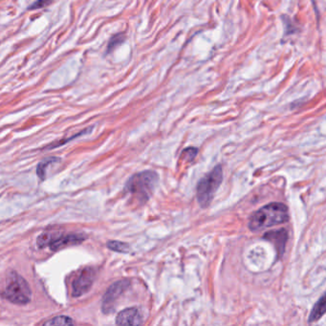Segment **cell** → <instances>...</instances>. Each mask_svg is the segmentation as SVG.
I'll use <instances>...</instances> for the list:
<instances>
[{"mask_svg": "<svg viewBox=\"0 0 326 326\" xmlns=\"http://www.w3.org/2000/svg\"><path fill=\"white\" fill-rule=\"evenodd\" d=\"M289 220L288 209L282 203H271L256 210L250 218L249 228L253 231H261Z\"/></svg>", "mask_w": 326, "mask_h": 326, "instance_id": "obj_1", "label": "cell"}, {"mask_svg": "<svg viewBox=\"0 0 326 326\" xmlns=\"http://www.w3.org/2000/svg\"><path fill=\"white\" fill-rule=\"evenodd\" d=\"M158 183V175L154 171H144L137 173L127 181L126 190L141 203L150 198Z\"/></svg>", "mask_w": 326, "mask_h": 326, "instance_id": "obj_2", "label": "cell"}, {"mask_svg": "<svg viewBox=\"0 0 326 326\" xmlns=\"http://www.w3.org/2000/svg\"><path fill=\"white\" fill-rule=\"evenodd\" d=\"M30 286L21 274L12 272L8 275L3 296L15 304H27L31 300Z\"/></svg>", "mask_w": 326, "mask_h": 326, "instance_id": "obj_3", "label": "cell"}, {"mask_svg": "<svg viewBox=\"0 0 326 326\" xmlns=\"http://www.w3.org/2000/svg\"><path fill=\"white\" fill-rule=\"evenodd\" d=\"M223 171L220 166H216L207 174L204 178L201 179L197 189V201L202 208H207L213 199V195L222 183Z\"/></svg>", "mask_w": 326, "mask_h": 326, "instance_id": "obj_4", "label": "cell"}, {"mask_svg": "<svg viewBox=\"0 0 326 326\" xmlns=\"http://www.w3.org/2000/svg\"><path fill=\"white\" fill-rule=\"evenodd\" d=\"M130 285L128 280H120L112 284L103 297L102 310L105 314H111L115 310L118 299L126 292Z\"/></svg>", "mask_w": 326, "mask_h": 326, "instance_id": "obj_5", "label": "cell"}, {"mask_svg": "<svg viewBox=\"0 0 326 326\" xmlns=\"http://www.w3.org/2000/svg\"><path fill=\"white\" fill-rule=\"evenodd\" d=\"M96 278V271L92 267H86L74 280L72 284V295L75 297L86 294L92 287Z\"/></svg>", "mask_w": 326, "mask_h": 326, "instance_id": "obj_6", "label": "cell"}, {"mask_svg": "<svg viewBox=\"0 0 326 326\" xmlns=\"http://www.w3.org/2000/svg\"><path fill=\"white\" fill-rule=\"evenodd\" d=\"M86 239V236L81 233H71L63 236H53L52 240L50 241L49 247L52 251H58L62 248H65L67 246H72L76 244H81L82 242Z\"/></svg>", "mask_w": 326, "mask_h": 326, "instance_id": "obj_7", "label": "cell"}, {"mask_svg": "<svg viewBox=\"0 0 326 326\" xmlns=\"http://www.w3.org/2000/svg\"><path fill=\"white\" fill-rule=\"evenodd\" d=\"M143 319L137 308L130 307L121 311L117 317L116 323L118 325H139L142 324Z\"/></svg>", "mask_w": 326, "mask_h": 326, "instance_id": "obj_8", "label": "cell"}, {"mask_svg": "<svg viewBox=\"0 0 326 326\" xmlns=\"http://www.w3.org/2000/svg\"><path fill=\"white\" fill-rule=\"evenodd\" d=\"M263 237L273 243L278 253V256H282L285 250V245L288 239V232L285 229L268 231L264 234Z\"/></svg>", "mask_w": 326, "mask_h": 326, "instance_id": "obj_9", "label": "cell"}, {"mask_svg": "<svg viewBox=\"0 0 326 326\" xmlns=\"http://www.w3.org/2000/svg\"><path fill=\"white\" fill-rule=\"evenodd\" d=\"M325 313V296L322 295L319 300L313 307L311 314L309 315V322H314L319 319Z\"/></svg>", "mask_w": 326, "mask_h": 326, "instance_id": "obj_10", "label": "cell"}, {"mask_svg": "<svg viewBox=\"0 0 326 326\" xmlns=\"http://www.w3.org/2000/svg\"><path fill=\"white\" fill-rule=\"evenodd\" d=\"M61 160L59 158L57 157H51L47 158L45 160H43L42 162H41L38 166V168H37V173H38V176L40 178L42 179V181L45 179L46 177V172H47V168H49L51 165L53 164H56V163H59Z\"/></svg>", "mask_w": 326, "mask_h": 326, "instance_id": "obj_11", "label": "cell"}, {"mask_svg": "<svg viewBox=\"0 0 326 326\" xmlns=\"http://www.w3.org/2000/svg\"><path fill=\"white\" fill-rule=\"evenodd\" d=\"M74 324L73 319L66 315H58L47 320L44 325H72Z\"/></svg>", "mask_w": 326, "mask_h": 326, "instance_id": "obj_12", "label": "cell"}, {"mask_svg": "<svg viewBox=\"0 0 326 326\" xmlns=\"http://www.w3.org/2000/svg\"><path fill=\"white\" fill-rule=\"evenodd\" d=\"M107 247L112 250L118 252H129V246L121 241H108L107 242Z\"/></svg>", "mask_w": 326, "mask_h": 326, "instance_id": "obj_13", "label": "cell"}, {"mask_svg": "<svg viewBox=\"0 0 326 326\" xmlns=\"http://www.w3.org/2000/svg\"><path fill=\"white\" fill-rule=\"evenodd\" d=\"M52 237L53 235L51 233H47V232L42 233V235H40V236L38 237V240H37V243H38L39 248L43 249V248L49 246L50 241L52 240Z\"/></svg>", "mask_w": 326, "mask_h": 326, "instance_id": "obj_14", "label": "cell"}, {"mask_svg": "<svg viewBox=\"0 0 326 326\" xmlns=\"http://www.w3.org/2000/svg\"><path fill=\"white\" fill-rule=\"evenodd\" d=\"M196 154H197V148H195V147H189V148H186L183 151V153L181 155V158L183 160H186L187 162H191L195 158Z\"/></svg>", "mask_w": 326, "mask_h": 326, "instance_id": "obj_15", "label": "cell"}, {"mask_svg": "<svg viewBox=\"0 0 326 326\" xmlns=\"http://www.w3.org/2000/svg\"><path fill=\"white\" fill-rule=\"evenodd\" d=\"M54 0H37L33 5L29 7V10H38L50 5Z\"/></svg>", "mask_w": 326, "mask_h": 326, "instance_id": "obj_16", "label": "cell"}, {"mask_svg": "<svg viewBox=\"0 0 326 326\" xmlns=\"http://www.w3.org/2000/svg\"><path fill=\"white\" fill-rule=\"evenodd\" d=\"M87 132H89V129L88 130H84V131H82L81 133H79V134H76L75 136L71 137V138H68L67 140H62V141H60L58 144H53L52 146H50V147H47V148H49V149H51V148H54V147H61V146H63V145H64V144H66V143H68V142H70V141H72V140H74L75 138H77V137L81 136L82 134H84V133H87Z\"/></svg>", "mask_w": 326, "mask_h": 326, "instance_id": "obj_17", "label": "cell"}, {"mask_svg": "<svg viewBox=\"0 0 326 326\" xmlns=\"http://www.w3.org/2000/svg\"><path fill=\"white\" fill-rule=\"evenodd\" d=\"M121 36H122V35H118V36L114 37L113 39H111L110 43L108 44V51H110L112 48H114V47H115L116 44H117L118 42H122V41H123V39H120V38H121Z\"/></svg>", "mask_w": 326, "mask_h": 326, "instance_id": "obj_18", "label": "cell"}]
</instances>
